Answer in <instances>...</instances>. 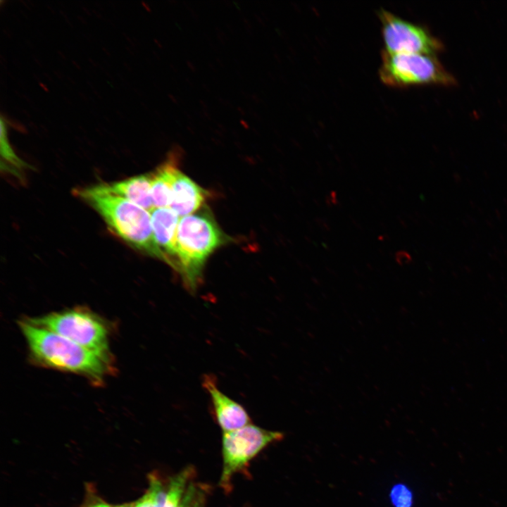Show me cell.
Here are the masks:
<instances>
[{
	"instance_id": "7c38bea8",
	"label": "cell",
	"mask_w": 507,
	"mask_h": 507,
	"mask_svg": "<svg viewBox=\"0 0 507 507\" xmlns=\"http://www.w3.org/2000/svg\"><path fill=\"white\" fill-rule=\"evenodd\" d=\"M177 168L170 161L151 174V194L154 208H170L173 201V181Z\"/></svg>"
},
{
	"instance_id": "5bb4252c",
	"label": "cell",
	"mask_w": 507,
	"mask_h": 507,
	"mask_svg": "<svg viewBox=\"0 0 507 507\" xmlns=\"http://www.w3.org/2000/svg\"><path fill=\"white\" fill-rule=\"evenodd\" d=\"M168 481L163 482L158 477L150 478L149 487L146 493L132 507H165Z\"/></svg>"
},
{
	"instance_id": "30bf717a",
	"label": "cell",
	"mask_w": 507,
	"mask_h": 507,
	"mask_svg": "<svg viewBox=\"0 0 507 507\" xmlns=\"http://www.w3.org/2000/svg\"><path fill=\"white\" fill-rule=\"evenodd\" d=\"M207 192L177 168L173 181V201L170 206L180 217L188 215L201 208Z\"/></svg>"
},
{
	"instance_id": "2e32d148",
	"label": "cell",
	"mask_w": 507,
	"mask_h": 507,
	"mask_svg": "<svg viewBox=\"0 0 507 507\" xmlns=\"http://www.w3.org/2000/svg\"><path fill=\"white\" fill-rule=\"evenodd\" d=\"M390 499L394 507H411L413 494L403 484L394 485L390 492Z\"/></svg>"
},
{
	"instance_id": "277c9868",
	"label": "cell",
	"mask_w": 507,
	"mask_h": 507,
	"mask_svg": "<svg viewBox=\"0 0 507 507\" xmlns=\"http://www.w3.org/2000/svg\"><path fill=\"white\" fill-rule=\"evenodd\" d=\"M29 319L34 324L84 348L109 353L110 332L107 323L99 315L84 307H74Z\"/></svg>"
},
{
	"instance_id": "3957f363",
	"label": "cell",
	"mask_w": 507,
	"mask_h": 507,
	"mask_svg": "<svg viewBox=\"0 0 507 507\" xmlns=\"http://www.w3.org/2000/svg\"><path fill=\"white\" fill-rule=\"evenodd\" d=\"M76 193L123 241L168 263L165 256L155 241L150 212L123 198L98 192L94 187L77 189Z\"/></svg>"
},
{
	"instance_id": "9a60e30c",
	"label": "cell",
	"mask_w": 507,
	"mask_h": 507,
	"mask_svg": "<svg viewBox=\"0 0 507 507\" xmlns=\"http://www.w3.org/2000/svg\"><path fill=\"white\" fill-rule=\"evenodd\" d=\"M205 489L192 481L184 494L182 507H205Z\"/></svg>"
},
{
	"instance_id": "e0dca14e",
	"label": "cell",
	"mask_w": 507,
	"mask_h": 507,
	"mask_svg": "<svg viewBox=\"0 0 507 507\" xmlns=\"http://www.w3.org/2000/svg\"><path fill=\"white\" fill-rule=\"evenodd\" d=\"M394 258L399 265H406L411 261V257L408 252L399 251L395 254Z\"/></svg>"
},
{
	"instance_id": "5b68a950",
	"label": "cell",
	"mask_w": 507,
	"mask_h": 507,
	"mask_svg": "<svg viewBox=\"0 0 507 507\" xmlns=\"http://www.w3.org/2000/svg\"><path fill=\"white\" fill-rule=\"evenodd\" d=\"M379 76L384 84L396 88L455 83L454 78L433 56L423 54H389L383 51Z\"/></svg>"
},
{
	"instance_id": "52a82bcc",
	"label": "cell",
	"mask_w": 507,
	"mask_h": 507,
	"mask_svg": "<svg viewBox=\"0 0 507 507\" xmlns=\"http://www.w3.org/2000/svg\"><path fill=\"white\" fill-rule=\"evenodd\" d=\"M378 17L382 25L384 51L432 56L441 49L440 42L423 27L384 9L378 11Z\"/></svg>"
},
{
	"instance_id": "8992f818",
	"label": "cell",
	"mask_w": 507,
	"mask_h": 507,
	"mask_svg": "<svg viewBox=\"0 0 507 507\" xmlns=\"http://www.w3.org/2000/svg\"><path fill=\"white\" fill-rule=\"evenodd\" d=\"M283 433L263 429L251 423L235 430L223 433V470L220 486L225 490L231 488V480L238 472L268 445L280 441Z\"/></svg>"
},
{
	"instance_id": "4fadbf2b",
	"label": "cell",
	"mask_w": 507,
	"mask_h": 507,
	"mask_svg": "<svg viewBox=\"0 0 507 507\" xmlns=\"http://www.w3.org/2000/svg\"><path fill=\"white\" fill-rule=\"evenodd\" d=\"M1 155L5 161V163L1 164V167L4 165L6 171L10 172L16 177H20L22 170L28 167L25 162L18 157L11 146L7 137L6 125L3 118L1 119Z\"/></svg>"
},
{
	"instance_id": "44dd1931",
	"label": "cell",
	"mask_w": 507,
	"mask_h": 507,
	"mask_svg": "<svg viewBox=\"0 0 507 507\" xmlns=\"http://www.w3.org/2000/svg\"><path fill=\"white\" fill-rule=\"evenodd\" d=\"M117 507H132V504L123 505Z\"/></svg>"
},
{
	"instance_id": "d6986e66",
	"label": "cell",
	"mask_w": 507,
	"mask_h": 507,
	"mask_svg": "<svg viewBox=\"0 0 507 507\" xmlns=\"http://www.w3.org/2000/svg\"><path fill=\"white\" fill-rule=\"evenodd\" d=\"M327 203L329 205H334L337 204V199L336 192H332L329 196L327 197Z\"/></svg>"
},
{
	"instance_id": "9c48e42d",
	"label": "cell",
	"mask_w": 507,
	"mask_h": 507,
	"mask_svg": "<svg viewBox=\"0 0 507 507\" xmlns=\"http://www.w3.org/2000/svg\"><path fill=\"white\" fill-rule=\"evenodd\" d=\"M93 187L98 192L123 198L149 212L154 208L151 194V174Z\"/></svg>"
},
{
	"instance_id": "6da1fadb",
	"label": "cell",
	"mask_w": 507,
	"mask_h": 507,
	"mask_svg": "<svg viewBox=\"0 0 507 507\" xmlns=\"http://www.w3.org/2000/svg\"><path fill=\"white\" fill-rule=\"evenodd\" d=\"M31 360L37 365L81 375L101 385L113 372L110 353L84 348L54 332L32 323L20 321Z\"/></svg>"
},
{
	"instance_id": "ac0fdd59",
	"label": "cell",
	"mask_w": 507,
	"mask_h": 507,
	"mask_svg": "<svg viewBox=\"0 0 507 507\" xmlns=\"http://www.w3.org/2000/svg\"><path fill=\"white\" fill-rule=\"evenodd\" d=\"M315 222L323 230H328L330 229L329 224L326 220L322 218H316Z\"/></svg>"
},
{
	"instance_id": "7a4b0ae2",
	"label": "cell",
	"mask_w": 507,
	"mask_h": 507,
	"mask_svg": "<svg viewBox=\"0 0 507 507\" xmlns=\"http://www.w3.org/2000/svg\"><path fill=\"white\" fill-rule=\"evenodd\" d=\"M227 237L207 209L180 219L175 237V268L186 288L195 292L205 262Z\"/></svg>"
},
{
	"instance_id": "ba28073f",
	"label": "cell",
	"mask_w": 507,
	"mask_h": 507,
	"mask_svg": "<svg viewBox=\"0 0 507 507\" xmlns=\"http://www.w3.org/2000/svg\"><path fill=\"white\" fill-rule=\"evenodd\" d=\"M202 385L209 394L215 418L223 432L251 423L250 416L244 407L219 389L213 375H204Z\"/></svg>"
},
{
	"instance_id": "ffe728a7",
	"label": "cell",
	"mask_w": 507,
	"mask_h": 507,
	"mask_svg": "<svg viewBox=\"0 0 507 507\" xmlns=\"http://www.w3.org/2000/svg\"><path fill=\"white\" fill-rule=\"evenodd\" d=\"M85 507H112V506H111L108 503H105L104 501H99L93 502V503L87 505Z\"/></svg>"
},
{
	"instance_id": "8fae6325",
	"label": "cell",
	"mask_w": 507,
	"mask_h": 507,
	"mask_svg": "<svg viewBox=\"0 0 507 507\" xmlns=\"http://www.w3.org/2000/svg\"><path fill=\"white\" fill-rule=\"evenodd\" d=\"M150 214L156 244L165 256L168 264L175 270V244L180 216L170 208H154Z\"/></svg>"
}]
</instances>
